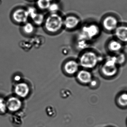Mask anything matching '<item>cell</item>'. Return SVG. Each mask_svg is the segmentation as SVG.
Returning <instances> with one entry per match:
<instances>
[{
    "mask_svg": "<svg viewBox=\"0 0 127 127\" xmlns=\"http://www.w3.org/2000/svg\"><path fill=\"white\" fill-rule=\"evenodd\" d=\"M63 21L64 16L60 13H48L46 15L42 27L47 34L56 36L64 30Z\"/></svg>",
    "mask_w": 127,
    "mask_h": 127,
    "instance_id": "obj_1",
    "label": "cell"
},
{
    "mask_svg": "<svg viewBox=\"0 0 127 127\" xmlns=\"http://www.w3.org/2000/svg\"><path fill=\"white\" fill-rule=\"evenodd\" d=\"M80 31L77 36L89 42L98 37L101 32V27L95 22H90L82 25Z\"/></svg>",
    "mask_w": 127,
    "mask_h": 127,
    "instance_id": "obj_2",
    "label": "cell"
},
{
    "mask_svg": "<svg viewBox=\"0 0 127 127\" xmlns=\"http://www.w3.org/2000/svg\"><path fill=\"white\" fill-rule=\"evenodd\" d=\"M29 15V20L36 27H42L46 15L39 11L35 6H31L27 8Z\"/></svg>",
    "mask_w": 127,
    "mask_h": 127,
    "instance_id": "obj_3",
    "label": "cell"
},
{
    "mask_svg": "<svg viewBox=\"0 0 127 127\" xmlns=\"http://www.w3.org/2000/svg\"><path fill=\"white\" fill-rule=\"evenodd\" d=\"M64 29L68 31H73L81 27L80 18L75 14H69L64 16Z\"/></svg>",
    "mask_w": 127,
    "mask_h": 127,
    "instance_id": "obj_4",
    "label": "cell"
},
{
    "mask_svg": "<svg viewBox=\"0 0 127 127\" xmlns=\"http://www.w3.org/2000/svg\"><path fill=\"white\" fill-rule=\"evenodd\" d=\"M99 61V57L95 53L91 51L84 52L80 57L81 65L84 68H92Z\"/></svg>",
    "mask_w": 127,
    "mask_h": 127,
    "instance_id": "obj_5",
    "label": "cell"
},
{
    "mask_svg": "<svg viewBox=\"0 0 127 127\" xmlns=\"http://www.w3.org/2000/svg\"><path fill=\"white\" fill-rule=\"evenodd\" d=\"M118 65L115 56L108 58L101 68V71L104 75L107 77H112L117 74Z\"/></svg>",
    "mask_w": 127,
    "mask_h": 127,
    "instance_id": "obj_6",
    "label": "cell"
},
{
    "mask_svg": "<svg viewBox=\"0 0 127 127\" xmlns=\"http://www.w3.org/2000/svg\"><path fill=\"white\" fill-rule=\"evenodd\" d=\"M12 18L16 23L22 25L29 21V15L27 8H19L12 13Z\"/></svg>",
    "mask_w": 127,
    "mask_h": 127,
    "instance_id": "obj_7",
    "label": "cell"
},
{
    "mask_svg": "<svg viewBox=\"0 0 127 127\" xmlns=\"http://www.w3.org/2000/svg\"><path fill=\"white\" fill-rule=\"evenodd\" d=\"M102 27L106 31L114 32L119 25L117 18L112 15L107 16L101 21Z\"/></svg>",
    "mask_w": 127,
    "mask_h": 127,
    "instance_id": "obj_8",
    "label": "cell"
},
{
    "mask_svg": "<svg viewBox=\"0 0 127 127\" xmlns=\"http://www.w3.org/2000/svg\"><path fill=\"white\" fill-rule=\"evenodd\" d=\"M6 103L7 110L11 112L18 111L21 107V101L16 97H10L7 100Z\"/></svg>",
    "mask_w": 127,
    "mask_h": 127,
    "instance_id": "obj_9",
    "label": "cell"
},
{
    "mask_svg": "<svg viewBox=\"0 0 127 127\" xmlns=\"http://www.w3.org/2000/svg\"><path fill=\"white\" fill-rule=\"evenodd\" d=\"M114 35L121 42H127V25H119L115 31Z\"/></svg>",
    "mask_w": 127,
    "mask_h": 127,
    "instance_id": "obj_10",
    "label": "cell"
},
{
    "mask_svg": "<svg viewBox=\"0 0 127 127\" xmlns=\"http://www.w3.org/2000/svg\"><path fill=\"white\" fill-rule=\"evenodd\" d=\"M21 30L24 36L31 37L35 34L36 27L30 21L22 25Z\"/></svg>",
    "mask_w": 127,
    "mask_h": 127,
    "instance_id": "obj_11",
    "label": "cell"
},
{
    "mask_svg": "<svg viewBox=\"0 0 127 127\" xmlns=\"http://www.w3.org/2000/svg\"><path fill=\"white\" fill-rule=\"evenodd\" d=\"M15 92L17 96L25 97L29 93V87L26 84L24 83L18 84L15 86Z\"/></svg>",
    "mask_w": 127,
    "mask_h": 127,
    "instance_id": "obj_12",
    "label": "cell"
},
{
    "mask_svg": "<svg viewBox=\"0 0 127 127\" xmlns=\"http://www.w3.org/2000/svg\"><path fill=\"white\" fill-rule=\"evenodd\" d=\"M107 47L110 51L117 54L121 52L123 48V45L122 42L118 40H112L108 42Z\"/></svg>",
    "mask_w": 127,
    "mask_h": 127,
    "instance_id": "obj_13",
    "label": "cell"
},
{
    "mask_svg": "<svg viewBox=\"0 0 127 127\" xmlns=\"http://www.w3.org/2000/svg\"><path fill=\"white\" fill-rule=\"evenodd\" d=\"M35 6L39 11L47 12L48 9L51 3L50 0H36Z\"/></svg>",
    "mask_w": 127,
    "mask_h": 127,
    "instance_id": "obj_14",
    "label": "cell"
},
{
    "mask_svg": "<svg viewBox=\"0 0 127 127\" xmlns=\"http://www.w3.org/2000/svg\"><path fill=\"white\" fill-rule=\"evenodd\" d=\"M30 41L31 42L33 47H39L42 45L45 42V39L41 35H36L35 34L31 37Z\"/></svg>",
    "mask_w": 127,
    "mask_h": 127,
    "instance_id": "obj_15",
    "label": "cell"
},
{
    "mask_svg": "<svg viewBox=\"0 0 127 127\" xmlns=\"http://www.w3.org/2000/svg\"><path fill=\"white\" fill-rule=\"evenodd\" d=\"M66 71L69 74L75 73L78 69V65L74 60H70L68 62L65 66Z\"/></svg>",
    "mask_w": 127,
    "mask_h": 127,
    "instance_id": "obj_16",
    "label": "cell"
},
{
    "mask_svg": "<svg viewBox=\"0 0 127 127\" xmlns=\"http://www.w3.org/2000/svg\"><path fill=\"white\" fill-rule=\"evenodd\" d=\"M78 80L84 83H89L92 81V75L89 72L85 71H81L78 75Z\"/></svg>",
    "mask_w": 127,
    "mask_h": 127,
    "instance_id": "obj_17",
    "label": "cell"
},
{
    "mask_svg": "<svg viewBox=\"0 0 127 127\" xmlns=\"http://www.w3.org/2000/svg\"><path fill=\"white\" fill-rule=\"evenodd\" d=\"M61 6L59 2H52L51 3L47 12L48 13H60Z\"/></svg>",
    "mask_w": 127,
    "mask_h": 127,
    "instance_id": "obj_18",
    "label": "cell"
},
{
    "mask_svg": "<svg viewBox=\"0 0 127 127\" xmlns=\"http://www.w3.org/2000/svg\"><path fill=\"white\" fill-rule=\"evenodd\" d=\"M116 62L117 65H122L125 62L126 60V57L124 53L120 52L116 54L115 56Z\"/></svg>",
    "mask_w": 127,
    "mask_h": 127,
    "instance_id": "obj_19",
    "label": "cell"
},
{
    "mask_svg": "<svg viewBox=\"0 0 127 127\" xmlns=\"http://www.w3.org/2000/svg\"><path fill=\"white\" fill-rule=\"evenodd\" d=\"M118 102L122 107H127V93H124L120 95L118 99Z\"/></svg>",
    "mask_w": 127,
    "mask_h": 127,
    "instance_id": "obj_20",
    "label": "cell"
},
{
    "mask_svg": "<svg viewBox=\"0 0 127 127\" xmlns=\"http://www.w3.org/2000/svg\"><path fill=\"white\" fill-rule=\"evenodd\" d=\"M7 110L6 101L3 98H0V114L5 113Z\"/></svg>",
    "mask_w": 127,
    "mask_h": 127,
    "instance_id": "obj_21",
    "label": "cell"
},
{
    "mask_svg": "<svg viewBox=\"0 0 127 127\" xmlns=\"http://www.w3.org/2000/svg\"><path fill=\"white\" fill-rule=\"evenodd\" d=\"M91 85L93 86H95L97 84V81H95V80L91 81Z\"/></svg>",
    "mask_w": 127,
    "mask_h": 127,
    "instance_id": "obj_22",
    "label": "cell"
},
{
    "mask_svg": "<svg viewBox=\"0 0 127 127\" xmlns=\"http://www.w3.org/2000/svg\"><path fill=\"white\" fill-rule=\"evenodd\" d=\"M20 79V77H19V76H16L15 77V80L16 81H18Z\"/></svg>",
    "mask_w": 127,
    "mask_h": 127,
    "instance_id": "obj_23",
    "label": "cell"
},
{
    "mask_svg": "<svg viewBox=\"0 0 127 127\" xmlns=\"http://www.w3.org/2000/svg\"><path fill=\"white\" fill-rule=\"evenodd\" d=\"M51 2H59L60 0H50Z\"/></svg>",
    "mask_w": 127,
    "mask_h": 127,
    "instance_id": "obj_24",
    "label": "cell"
},
{
    "mask_svg": "<svg viewBox=\"0 0 127 127\" xmlns=\"http://www.w3.org/2000/svg\"><path fill=\"white\" fill-rule=\"evenodd\" d=\"M27 0L31 1H35L36 0Z\"/></svg>",
    "mask_w": 127,
    "mask_h": 127,
    "instance_id": "obj_25",
    "label": "cell"
}]
</instances>
